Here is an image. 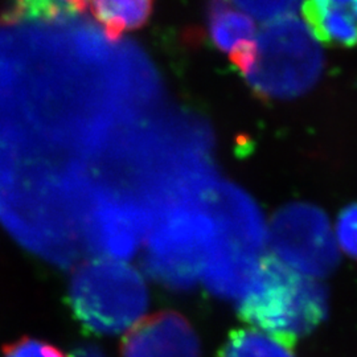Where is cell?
<instances>
[{"label":"cell","instance_id":"cell-7","mask_svg":"<svg viewBox=\"0 0 357 357\" xmlns=\"http://www.w3.org/2000/svg\"><path fill=\"white\" fill-rule=\"evenodd\" d=\"M195 204L213 221L218 238L259 255L266 230L258 206L243 190L213 178L200 192Z\"/></svg>","mask_w":357,"mask_h":357},{"label":"cell","instance_id":"cell-8","mask_svg":"<svg viewBox=\"0 0 357 357\" xmlns=\"http://www.w3.org/2000/svg\"><path fill=\"white\" fill-rule=\"evenodd\" d=\"M121 354L122 357H200V344L184 317L162 311L130 328Z\"/></svg>","mask_w":357,"mask_h":357},{"label":"cell","instance_id":"cell-15","mask_svg":"<svg viewBox=\"0 0 357 357\" xmlns=\"http://www.w3.org/2000/svg\"><path fill=\"white\" fill-rule=\"evenodd\" d=\"M237 8L249 16L262 20L273 22L282 17L291 16L298 10L303 0H229Z\"/></svg>","mask_w":357,"mask_h":357},{"label":"cell","instance_id":"cell-5","mask_svg":"<svg viewBox=\"0 0 357 357\" xmlns=\"http://www.w3.org/2000/svg\"><path fill=\"white\" fill-rule=\"evenodd\" d=\"M268 241L283 264L308 277H323L337 262L330 222L312 205L296 203L280 209L270 222Z\"/></svg>","mask_w":357,"mask_h":357},{"label":"cell","instance_id":"cell-9","mask_svg":"<svg viewBox=\"0 0 357 357\" xmlns=\"http://www.w3.org/2000/svg\"><path fill=\"white\" fill-rule=\"evenodd\" d=\"M202 277L217 296L243 302L259 286L261 258L250 249L217 237Z\"/></svg>","mask_w":357,"mask_h":357},{"label":"cell","instance_id":"cell-6","mask_svg":"<svg viewBox=\"0 0 357 357\" xmlns=\"http://www.w3.org/2000/svg\"><path fill=\"white\" fill-rule=\"evenodd\" d=\"M153 213L143 205L110 195L86 211L84 234L94 252L113 259L130 258L149 236Z\"/></svg>","mask_w":357,"mask_h":357},{"label":"cell","instance_id":"cell-10","mask_svg":"<svg viewBox=\"0 0 357 357\" xmlns=\"http://www.w3.org/2000/svg\"><path fill=\"white\" fill-rule=\"evenodd\" d=\"M208 29L217 48L225 52L238 69L249 61L258 35L252 16L229 0H209Z\"/></svg>","mask_w":357,"mask_h":357},{"label":"cell","instance_id":"cell-18","mask_svg":"<svg viewBox=\"0 0 357 357\" xmlns=\"http://www.w3.org/2000/svg\"><path fill=\"white\" fill-rule=\"evenodd\" d=\"M73 357H105L97 349V348H93V347H86V348H82L79 351H77L76 355Z\"/></svg>","mask_w":357,"mask_h":357},{"label":"cell","instance_id":"cell-3","mask_svg":"<svg viewBox=\"0 0 357 357\" xmlns=\"http://www.w3.org/2000/svg\"><path fill=\"white\" fill-rule=\"evenodd\" d=\"M149 305V294L135 268L113 258L82 264L72 275L69 306L88 331L119 333L137 324Z\"/></svg>","mask_w":357,"mask_h":357},{"label":"cell","instance_id":"cell-12","mask_svg":"<svg viewBox=\"0 0 357 357\" xmlns=\"http://www.w3.org/2000/svg\"><path fill=\"white\" fill-rule=\"evenodd\" d=\"M90 8L97 22L103 26L107 38H119L122 33L141 28L153 11V0H89Z\"/></svg>","mask_w":357,"mask_h":357},{"label":"cell","instance_id":"cell-2","mask_svg":"<svg viewBox=\"0 0 357 357\" xmlns=\"http://www.w3.org/2000/svg\"><path fill=\"white\" fill-rule=\"evenodd\" d=\"M321 70L319 41L294 16L268 22L257 35L249 61L240 69L258 96L271 100L303 94L315 85Z\"/></svg>","mask_w":357,"mask_h":357},{"label":"cell","instance_id":"cell-4","mask_svg":"<svg viewBox=\"0 0 357 357\" xmlns=\"http://www.w3.org/2000/svg\"><path fill=\"white\" fill-rule=\"evenodd\" d=\"M217 231L213 221L192 203L166 205L153 213L144 265L156 281L184 290L204 271Z\"/></svg>","mask_w":357,"mask_h":357},{"label":"cell","instance_id":"cell-13","mask_svg":"<svg viewBox=\"0 0 357 357\" xmlns=\"http://www.w3.org/2000/svg\"><path fill=\"white\" fill-rule=\"evenodd\" d=\"M293 348L266 332L238 328L230 332L218 357H295Z\"/></svg>","mask_w":357,"mask_h":357},{"label":"cell","instance_id":"cell-11","mask_svg":"<svg viewBox=\"0 0 357 357\" xmlns=\"http://www.w3.org/2000/svg\"><path fill=\"white\" fill-rule=\"evenodd\" d=\"M302 13L308 29L326 45H357V0H303Z\"/></svg>","mask_w":357,"mask_h":357},{"label":"cell","instance_id":"cell-17","mask_svg":"<svg viewBox=\"0 0 357 357\" xmlns=\"http://www.w3.org/2000/svg\"><path fill=\"white\" fill-rule=\"evenodd\" d=\"M336 236L342 249L357 261V204L343 209L337 218Z\"/></svg>","mask_w":357,"mask_h":357},{"label":"cell","instance_id":"cell-1","mask_svg":"<svg viewBox=\"0 0 357 357\" xmlns=\"http://www.w3.org/2000/svg\"><path fill=\"white\" fill-rule=\"evenodd\" d=\"M327 291L319 282L274 257L261 259V281L238 307L241 319L294 347L327 315Z\"/></svg>","mask_w":357,"mask_h":357},{"label":"cell","instance_id":"cell-16","mask_svg":"<svg viewBox=\"0 0 357 357\" xmlns=\"http://www.w3.org/2000/svg\"><path fill=\"white\" fill-rule=\"evenodd\" d=\"M3 355L4 357H65L57 347L31 337H22L4 345Z\"/></svg>","mask_w":357,"mask_h":357},{"label":"cell","instance_id":"cell-14","mask_svg":"<svg viewBox=\"0 0 357 357\" xmlns=\"http://www.w3.org/2000/svg\"><path fill=\"white\" fill-rule=\"evenodd\" d=\"M88 0H15L13 17L28 22L69 19L86 10Z\"/></svg>","mask_w":357,"mask_h":357}]
</instances>
